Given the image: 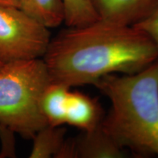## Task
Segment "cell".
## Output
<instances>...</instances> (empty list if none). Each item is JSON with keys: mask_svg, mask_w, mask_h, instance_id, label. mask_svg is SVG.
Wrapping results in <instances>:
<instances>
[{"mask_svg": "<svg viewBox=\"0 0 158 158\" xmlns=\"http://www.w3.org/2000/svg\"><path fill=\"white\" fill-rule=\"evenodd\" d=\"M67 129L63 126L46 125L33 137L31 158L56 157L65 141Z\"/></svg>", "mask_w": 158, "mask_h": 158, "instance_id": "obj_10", "label": "cell"}, {"mask_svg": "<svg viewBox=\"0 0 158 158\" xmlns=\"http://www.w3.org/2000/svg\"><path fill=\"white\" fill-rule=\"evenodd\" d=\"M92 2L100 19L133 26L153 11L158 0H92Z\"/></svg>", "mask_w": 158, "mask_h": 158, "instance_id": "obj_5", "label": "cell"}, {"mask_svg": "<svg viewBox=\"0 0 158 158\" xmlns=\"http://www.w3.org/2000/svg\"><path fill=\"white\" fill-rule=\"evenodd\" d=\"M19 8L48 29L64 22L63 0H20Z\"/></svg>", "mask_w": 158, "mask_h": 158, "instance_id": "obj_8", "label": "cell"}, {"mask_svg": "<svg viewBox=\"0 0 158 158\" xmlns=\"http://www.w3.org/2000/svg\"><path fill=\"white\" fill-rule=\"evenodd\" d=\"M3 64H2V63H0V69H1L2 68V66H3Z\"/></svg>", "mask_w": 158, "mask_h": 158, "instance_id": "obj_15", "label": "cell"}, {"mask_svg": "<svg viewBox=\"0 0 158 158\" xmlns=\"http://www.w3.org/2000/svg\"><path fill=\"white\" fill-rule=\"evenodd\" d=\"M13 133L10 131L6 128L0 126V138H1L2 143H7L13 139Z\"/></svg>", "mask_w": 158, "mask_h": 158, "instance_id": "obj_13", "label": "cell"}, {"mask_svg": "<svg viewBox=\"0 0 158 158\" xmlns=\"http://www.w3.org/2000/svg\"><path fill=\"white\" fill-rule=\"evenodd\" d=\"M51 81L69 87L94 85L109 74H134L158 59V48L134 26L99 19L68 27L51 38L44 56Z\"/></svg>", "mask_w": 158, "mask_h": 158, "instance_id": "obj_1", "label": "cell"}, {"mask_svg": "<svg viewBox=\"0 0 158 158\" xmlns=\"http://www.w3.org/2000/svg\"><path fill=\"white\" fill-rule=\"evenodd\" d=\"M76 158H122L126 149L102 129L101 124L75 138Z\"/></svg>", "mask_w": 158, "mask_h": 158, "instance_id": "obj_7", "label": "cell"}, {"mask_svg": "<svg viewBox=\"0 0 158 158\" xmlns=\"http://www.w3.org/2000/svg\"><path fill=\"white\" fill-rule=\"evenodd\" d=\"M71 87L51 82L43 94L41 107L48 125L53 127L65 124L66 106Z\"/></svg>", "mask_w": 158, "mask_h": 158, "instance_id": "obj_9", "label": "cell"}, {"mask_svg": "<svg viewBox=\"0 0 158 158\" xmlns=\"http://www.w3.org/2000/svg\"><path fill=\"white\" fill-rule=\"evenodd\" d=\"M50 40L48 28L19 7L0 5V63L41 58Z\"/></svg>", "mask_w": 158, "mask_h": 158, "instance_id": "obj_4", "label": "cell"}, {"mask_svg": "<svg viewBox=\"0 0 158 158\" xmlns=\"http://www.w3.org/2000/svg\"><path fill=\"white\" fill-rule=\"evenodd\" d=\"M133 26L149 35L158 48V5L147 18Z\"/></svg>", "mask_w": 158, "mask_h": 158, "instance_id": "obj_12", "label": "cell"}, {"mask_svg": "<svg viewBox=\"0 0 158 158\" xmlns=\"http://www.w3.org/2000/svg\"><path fill=\"white\" fill-rule=\"evenodd\" d=\"M20 0H0V5L19 7Z\"/></svg>", "mask_w": 158, "mask_h": 158, "instance_id": "obj_14", "label": "cell"}, {"mask_svg": "<svg viewBox=\"0 0 158 158\" xmlns=\"http://www.w3.org/2000/svg\"><path fill=\"white\" fill-rule=\"evenodd\" d=\"M94 86L110 102L102 129L138 157H158V59L136 73L106 75Z\"/></svg>", "mask_w": 158, "mask_h": 158, "instance_id": "obj_2", "label": "cell"}, {"mask_svg": "<svg viewBox=\"0 0 158 158\" xmlns=\"http://www.w3.org/2000/svg\"><path fill=\"white\" fill-rule=\"evenodd\" d=\"M104 112L98 99L70 90L66 106L65 124L83 132L90 131L101 123Z\"/></svg>", "mask_w": 158, "mask_h": 158, "instance_id": "obj_6", "label": "cell"}, {"mask_svg": "<svg viewBox=\"0 0 158 158\" xmlns=\"http://www.w3.org/2000/svg\"><path fill=\"white\" fill-rule=\"evenodd\" d=\"M64 23L68 27H79L98 21L92 0H63Z\"/></svg>", "mask_w": 158, "mask_h": 158, "instance_id": "obj_11", "label": "cell"}, {"mask_svg": "<svg viewBox=\"0 0 158 158\" xmlns=\"http://www.w3.org/2000/svg\"><path fill=\"white\" fill-rule=\"evenodd\" d=\"M43 59L19 60L0 69V126L25 139L48 125L41 107L51 84Z\"/></svg>", "mask_w": 158, "mask_h": 158, "instance_id": "obj_3", "label": "cell"}]
</instances>
